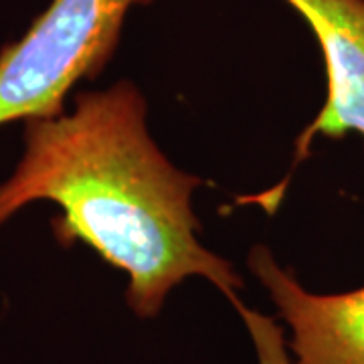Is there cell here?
Returning a JSON list of instances; mask_svg holds the SVG:
<instances>
[{"mask_svg": "<svg viewBox=\"0 0 364 364\" xmlns=\"http://www.w3.org/2000/svg\"><path fill=\"white\" fill-rule=\"evenodd\" d=\"M23 156L0 182V229L33 203L59 207L61 245L83 243L126 273V301L140 318L160 314L186 277H205L231 301L259 364H294L275 320L239 298L233 265L198 241L193 195L203 178L176 168L148 130V105L130 79L79 91L73 107L25 122Z\"/></svg>", "mask_w": 364, "mask_h": 364, "instance_id": "6da1fadb", "label": "cell"}, {"mask_svg": "<svg viewBox=\"0 0 364 364\" xmlns=\"http://www.w3.org/2000/svg\"><path fill=\"white\" fill-rule=\"evenodd\" d=\"M152 0H51L33 25L0 51V128L65 112L81 79L114 57L126 16Z\"/></svg>", "mask_w": 364, "mask_h": 364, "instance_id": "7a4b0ae2", "label": "cell"}, {"mask_svg": "<svg viewBox=\"0 0 364 364\" xmlns=\"http://www.w3.org/2000/svg\"><path fill=\"white\" fill-rule=\"evenodd\" d=\"M249 267L289 326L294 364H364V287L314 294L265 245L249 253Z\"/></svg>", "mask_w": 364, "mask_h": 364, "instance_id": "3957f363", "label": "cell"}, {"mask_svg": "<svg viewBox=\"0 0 364 364\" xmlns=\"http://www.w3.org/2000/svg\"><path fill=\"white\" fill-rule=\"evenodd\" d=\"M312 28L322 51L328 97L296 140L294 162L310 156L316 136L364 138V0H284Z\"/></svg>", "mask_w": 364, "mask_h": 364, "instance_id": "277c9868", "label": "cell"}]
</instances>
